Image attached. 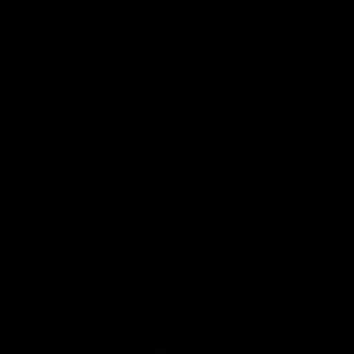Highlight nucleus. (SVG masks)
<instances>
[]
</instances>
